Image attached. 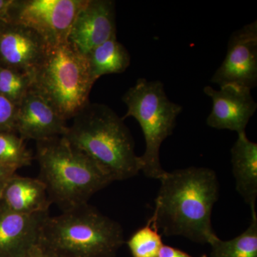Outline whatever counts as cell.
<instances>
[{
	"label": "cell",
	"mask_w": 257,
	"mask_h": 257,
	"mask_svg": "<svg viewBox=\"0 0 257 257\" xmlns=\"http://www.w3.org/2000/svg\"><path fill=\"white\" fill-rule=\"evenodd\" d=\"M36 149L38 179L45 184L50 202L62 211L87 204L95 193L111 183L91 159L64 137L37 142Z\"/></svg>",
	"instance_id": "3"
},
{
	"label": "cell",
	"mask_w": 257,
	"mask_h": 257,
	"mask_svg": "<svg viewBox=\"0 0 257 257\" xmlns=\"http://www.w3.org/2000/svg\"><path fill=\"white\" fill-rule=\"evenodd\" d=\"M48 45L37 32L15 23L0 25V64L31 76Z\"/></svg>",
	"instance_id": "12"
},
{
	"label": "cell",
	"mask_w": 257,
	"mask_h": 257,
	"mask_svg": "<svg viewBox=\"0 0 257 257\" xmlns=\"http://www.w3.org/2000/svg\"><path fill=\"white\" fill-rule=\"evenodd\" d=\"M85 57L89 76L94 83L106 74L123 73L131 62L127 50L117 41L116 37L93 49Z\"/></svg>",
	"instance_id": "16"
},
{
	"label": "cell",
	"mask_w": 257,
	"mask_h": 257,
	"mask_svg": "<svg viewBox=\"0 0 257 257\" xmlns=\"http://www.w3.org/2000/svg\"><path fill=\"white\" fill-rule=\"evenodd\" d=\"M30 257H62L50 250L40 246Z\"/></svg>",
	"instance_id": "25"
},
{
	"label": "cell",
	"mask_w": 257,
	"mask_h": 257,
	"mask_svg": "<svg viewBox=\"0 0 257 257\" xmlns=\"http://www.w3.org/2000/svg\"><path fill=\"white\" fill-rule=\"evenodd\" d=\"M31 89L42 96L67 121L89 101L94 83L87 59L68 41L48 46L31 74Z\"/></svg>",
	"instance_id": "5"
},
{
	"label": "cell",
	"mask_w": 257,
	"mask_h": 257,
	"mask_svg": "<svg viewBox=\"0 0 257 257\" xmlns=\"http://www.w3.org/2000/svg\"><path fill=\"white\" fill-rule=\"evenodd\" d=\"M114 37L116 28L114 2L85 0L69 32V43L85 56Z\"/></svg>",
	"instance_id": "9"
},
{
	"label": "cell",
	"mask_w": 257,
	"mask_h": 257,
	"mask_svg": "<svg viewBox=\"0 0 257 257\" xmlns=\"http://www.w3.org/2000/svg\"><path fill=\"white\" fill-rule=\"evenodd\" d=\"M32 155L16 133H0V165L18 170L31 165Z\"/></svg>",
	"instance_id": "18"
},
{
	"label": "cell",
	"mask_w": 257,
	"mask_h": 257,
	"mask_svg": "<svg viewBox=\"0 0 257 257\" xmlns=\"http://www.w3.org/2000/svg\"><path fill=\"white\" fill-rule=\"evenodd\" d=\"M0 203L13 212L28 215L49 212L52 204L45 184L40 179L20 177L17 174L5 184Z\"/></svg>",
	"instance_id": "14"
},
{
	"label": "cell",
	"mask_w": 257,
	"mask_h": 257,
	"mask_svg": "<svg viewBox=\"0 0 257 257\" xmlns=\"http://www.w3.org/2000/svg\"><path fill=\"white\" fill-rule=\"evenodd\" d=\"M49 212L21 214L0 203V257H30L40 246Z\"/></svg>",
	"instance_id": "11"
},
{
	"label": "cell",
	"mask_w": 257,
	"mask_h": 257,
	"mask_svg": "<svg viewBox=\"0 0 257 257\" xmlns=\"http://www.w3.org/2000/svg\"><path fill=\"white\" fill-rule=\"evenodd\" d=\"M211 82L219 87L239 86L252 89L257 84V21L231 34L227 52Z\"/></svg>",
	"instance_id": "8"
},
{
	"label": "cell",
	"mask_w": 257,
	"mask_h": 257,
	"mask_svg": "<svg viewBox=\"0 0 257 257\" xmlns=\"http://www.w3.org/2000/svg\"><path fill=\"white\" fill-rule=\"evenodd\" d=\"M231 162L236 189L251 210L257 198V144L239 134L231 150Z\"/></svg>",
	"instance_id": "15"
},
{
	"label": "cell",
	"mask_w": 257,
	"mask_h": 257,
	"mask_svg": "<svg viewBox=\"0 0 257 257\" xmlns=\"http://www.w3.org/2000/svg\"><path fill=\"white\" fill-rule=\"evenodd\" d=\"M155 199L152 224L167 236H182L194 242L218 237L211 224L219 184L214 170L191 167L165 174Z\"/></svg>",
	"instance_id": "1"
},
{
	"label": "cell",
	"mask_w": 257,
	"mask_h": 257,
	"mask_svg": "<svg viewBox=\"0 0 257 257\" xmlns=\"http://www.w3.org/2000/svg\"><path fill=\"white\" fill-rule=\"evenodd\" d=\"M13 0H0V23H10V10Z\"/></svg>",
	"instance_id": "24"
},
{
	"label": "cell",
	"mask_w": 257,
	"mask_h": 257,
	"mask_svg": "<svg viewBox=\"0 0 257 257\" xmlns=\"http://www.w3.org/2000/svg\"><path fill=\"white\" fill-rule=\"evenodd\" d=\"M52 105L30 89L19 104L16 119V133L24 141H43L67 133L68 126Z\"/></svg>",
	"instance_id": "13"
},
{
	"label": "cell",
	"mask_w": 257,
	"mask_h": 257,
	"mask_svg": "<svg viewBox=\"0 0 257 257\" xmlns=\"http://www.w3.org/2000/svg\"><path fill=\"white\" fill-rule=\"evenodd\" d=\"M18 108V106L0 94V133H16Z\"/></svg>",
	"instance_id": "21"
},
{
	"label": "cell",
	"mask_w": 257,
	"mask_h": 257,
	"mask_svg": "<svg viewBox=\"0 0 257 257\" xmlns=\"http://www.w3.org/2000/svg\"><path fill=\"white\" fill-rule=\"evenodd\" d=\"M251 222L243 232L231 240L219 237L211 243V257H257V214L251 210Z\"/></svg>",
	"instance_id": "17"
},
{
	"label": "cell",
	"mask_w": 257,
	"mask_h": 257,
	"mask_svg": "<svg viewBox=\"0 0 257 257\" xmlns=\"http://www.w3.org/2000/svg\"><path fill=\"white\" fill-rule=\"evenodd\" d=\"M219 88L216 90L207 86L203 89L212 101V109L207 119L208 126L236 132L237 135L246 133L248 121L257 108L251 89L232 84Z\"/></svg>",
	"instance_id": "10"
},
{
	"label": "cell",
	"mask_w": 257,
	"mask_h": 257,
	"mask_svg": "<svg viewBox=\"0 0 257 257\" xmlns=\"http://www.w3.org/2000/svg\"><path fill=\"white\" fill-rule=\"evenodd\" d=\"M124 243L121 225L88 203L49 216L40 240V246L62 257H114Z\"/></svg>",
	"instance_id": "4"
},
{
	"label": "cell",
	"mask_w": 257,
	"mask_h": 257,
	"mask_svg": "<svg viewBox=\"0 0 257 257\" xmlns=\"http://www.w3.org/2000/svg\"><path fill=\"white\" fill-rule=\"evenodd\" d=\"M126 243L133 257H158L164 245L162 234L150 219L134 233Z\"/></svg>",
	"instance_id": "20"
},
{
	"label": "cell",
	"mask_w": 257,
	"mask_h": 257,
	"mask_svg": "<svg viewBox=\"0 0 257 257\" xmlns=\"http://www.w3.org/2000/svg\"><path fill=\"white\" fill-rule=\"evenodd\" d=\"M122 101L127 108L122 119H136L145 138V151L140 157L141 171L147 177L160 180L167 173L161 165V146L173 133L182 106L167 97L163 83L145 78L138 79Z\"/></svg>",
	"instance_id": "6"
},
{
	"label": "cell",
	"mask_w": 257,
	"mask_h": 257,
	"mask_svg": "<svg viewBox=\"0 0 257 257\" xmlns=\"http://www.w3.org/2000/svg\"><path fill=\"white\" fill-rule=\"evenodd\" d=\"M2 24H3V23H0V25H2Z\"/></svg>",
	"instance_id": "26"
},
{
	"label": "cell",
	"mask_w": 257,
	"mask_h": 257,
	"mask_svg": "<svg viewBox=\"0 0 257 257\" xmlns=\"http://www.w3.org/2000/svg\"><path fill=\"white\" fill-rule=\"evenodd\" d=\"M16 174V170L6 166L0 165V196L4 189L5 184L12 176Z\"/></svg>",
	"instance_id": "23"
},
{
	"label": "cell",
	"mask_w": 257,
	"mask_h": 257,
	"mask_svg": "<svg viewBox=\"0 0 257 257\" xmlns=\"http://www.w3.org/2000/svg\"><path fill=\"white\" fill-rule=\"evenodd\" d=\"M62 137L91 159L111 182L132 178L141 171L130 130L105 104L88 103Z\"/></svg>",
	"instance_id": "2"
},
{
	"label": "cell",
	"mask_w": 257,
	"mask_h": 257,
	"mask_svg": "<svg viewBox=\"0 0 257 257\" xmlns=\"http://www.w3.org/2000/svg\"><path fill=\"white\" fill-rule=\"evenodd\" d=\"M85 0H13L10 23L37 32L48 46L68 41L74 19Z\"/></svg>",
	"instance_id": "7"
},
{
	"label": "cell",
	"mask_w": 257,
	"mask_h": 257,
	"mask_svg": "<svg viewBox=\"0 0 257 257\" xmlns=\"http://www.w3.org/2000/svg\"><path fill=\"white\" fill-rule=\"evenodd\" d=\"M158 257H193L182 250L163 245L161 248Z\"/></svg>",
	"instance_id": "22"
},
{
	"label": "cell",
	"mask_w": 257,
	"mask_h": 257,
	"mask_svg": "<svg viewBox=\"0 0 257 257\" xmlns=\"http://www.w3.org/2000/svg\"><path fill=\"white\" fill-rule=\"evenodd\" d=\"M30 74L0 64V94L19 106L31 89Z\"/></svg>",
	"instance_id": "19"
}]
</instances>
